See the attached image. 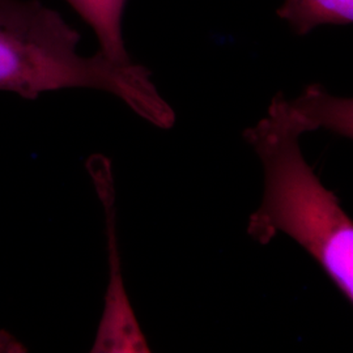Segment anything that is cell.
<instances>
[{
    "label": "cell",
    "instance_id": "1",
    "mask_svg": "<svg viewBox=\"0 0 353 353\" xmlns=\"http://www.w3.org/2000/svg\"><path fill=\"white\" fill-rule=\"evenodd\" d=\"M303 134L281 93L272 99L265 117L245 131L265 174L263 198L249 219L248 233L262 245L279 233L296 241L352 303V220L305 160Z\"/></svg>",
    "mask_w": 353,
    "mask_h": 353
},
{
    "label": "cell",
    "instance_id": "2",
    "mask_svg": "<svg viewBox=\"0 0 353 353\" xmlns=\"http://www.w3.org/2000/svg\"><path fill=\"white\" fill-rule=\"evenodd\" d=\"M80 34L39 0H0V90L37 99L51 90L109 92L151 125L172 128L176 114L140 64L118 63L101 51L79 54Z\"/></svg>",
    "mask_w": 353,
    "mask_h": 353
},
{
    "label": "cell",
    "instance_id": "3",
    "mask_svg": "<svg viewBox=\"0 0 353 353\" xmlns=\"http://www.w3.org/2000/svg\"><path fill=\"white\" fill-rule=\"evenodd\" d=\"M87 168L103 205L109 252V284L92 352H151L150 344L140 327L138 316L130 303L122 278L115 223V189L112 164L109 159L101 154H94L89 159Z\"/></svg>",
    "mask_w": 353,
    "mask_h": 353
},
{
    "label": "cell",
    "instance_id": "4",
    "mask_svg": "<svg viewBox=\"0 0 353 353\" xmlns=\"http://www.w3.org/2000/svg\"><path fill=\"white\" fill-rule=\"evenodd\" d=\"M93 30L100 43V51L118 63H128L123 41L122 21L127 0H65Z\"/></svg>",
    "mask_w": 353,
    "mask_h": 353
},
{
    "label": "cell",
    "instance_id": "5",
    "mask_svg": "<svg viewBox=\"0 0 353 353\" xmlns=\"http://www.w3.org/2000/svg\"><path fill=\"white\" fill-rule=\"evenodd\" d=\"M278 16L297 34L321 26H348L353 20V0H283Z\"/></svg>",
    "mask_w": 353,
    "mask_h": 353
}]
</instances>
